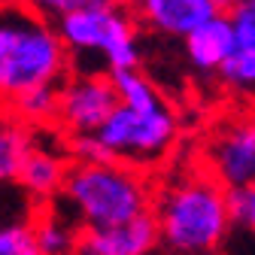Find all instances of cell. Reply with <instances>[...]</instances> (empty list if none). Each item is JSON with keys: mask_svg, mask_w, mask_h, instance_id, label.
Here are the masks:
<instances>
[{"mask_svg": "<svg viewBox=\"0 0 255 255\" xmlns=\"http://www.w3.org/2000/svg\"><path fill=\"white\" fill-rule=\"evenodd\" d=\"M152 216L161 246L173 255H210L234 225L231 191L207 167H179L155 188Z\"/></svg>", "mask_w": 255, "mask_h": 255, "instance_id": "6da1fadb", "label": "cell"}, {"mask_svg": "<svg viewBox=\"0 0 255 255\" xmlns=\"http://www.w3.org/2000/svg\"><path fill=\"white\" fill-rule=\"evenodd\" d=\"M70 76V52L58 24L24 0L0 3V107L12 110L27 91L61 85Z\"/></svg>", "mask_w": 255, "mask_h": 255, "instance_id": "7a4b0ae2", "label": "cell"}, {"mask_svg": "<svg viewBox=\"0 0 255 255\" xmlns=\"http://www.w3.org/2000/svg\"><path fill=\"white\" fill-rule=\"evenodd\" d=\"M155 188L149 176L128 161H73L61 188L58 210L79 231L113 228L152 213Z\"/></svg>", "mask_w": 255, "mask_h": 255, "instance_id": "3957f363", "label": "cell"}, {"mask_svg": "<svg viewBox=\"0 0 255 255\" xmlns=\"http://www.w3.org/2000/svg\"><path fill=\"white\" fill-rule=\"evenodd\" d=\"M128 6H82L58 21V34L70 52L73 73H110L140 67V30Z\"/></svg>", "mask_w": 255, "mask_h": 255, "instance_id": "277c9868", "label": "cell"}, {"mask_svg": "<svg viewBox=\"0 0 255 255\" xmlns=\"http://www.w3.org/2000/svg\"><path fill=\"white\" fill-rule=\"evenodd\" d=\"M104 149L110 161H128V164H155L173 149L179 137L176 113L161 104L155 110H131L122 107L110 116V122L98 134H91Z\"/></svg>", "mask_w": 255, "mask_h": 255, "instance_id": "5b68a950", "label": "cell"}, {"mask_svg": "<svg viewBox=\"0 0 255 255\" xmlns=\"http://www.w3.org/2000/svg\"><path fill=\"white\" fill-rule=\"evenodd\" d=\"M204 167L228 191L255 185V116L222 119L204 143Z\"/></svg>", "mask_w": 255, "mask_h": 255, "instance_id": "8992f818", "label": "cell"}, {"mask_svg": "<svg viewBox=\"0 0 255 255\" xmlns=\"http://www.w3.org/2000/svg\"><path fill=\"white\" fill-rule=\"evenodd\" d=\"M119 110V91L110 73H70L61 82L58 125L76 137H91Z\"/></svg>", "mask_w": 255, "mask_h": 255, "instance_id": "52a82bcc", "label": "cell"}, {"mask_svg": "<svg viewBox=\"0 0 255 255\" xmlns=\"http://www.w3.org/2000/svg\"><path fill=\"white\" fill-rule=\"evenodd\" d=\"M134 18L161 37L188 40L198 27L219 15L213 0H131Z\"/></svg>", "mask_w": 255, "mask_h": 255, "instance_id": "ba28073f", "label": "cell"}, {"mask_svg": "<svg viewBox=\"0 0 255 255\" xmlns=\"http://www.w3.org/2000/svg\"><path fill=\"white\" fill-rule=\"evenodd\" d=\"M79 249L85 255H155L161 249V231H158L155 216L143 213L113 228L82 231Z\"/></svg>", "mask_w": 255, "mask_h": 255, "instance_id": "9c48e42d", "label": "cell"}, {"mask_svg": "<svg viewBox=\"0 0 255 255\" xmlns=\"http://www.w3.org/2000/svg\"><path fill=\"white\" fill-rule=\"evenodd\" d=\"M228 18L234 27V49L219 79L231 91H255V0H243Z\"/></svg>", "mask_w": 255, "mask_h": 255, "instance_id": "30bf717a", "label": "cell"}, {"mask_svg": "<svg viewBox=\"0 0 255 255\" xmlns=\"http://www.w3.org/2000/svg\"><path fill=\"white\" fill-rule=\"evenodd\" d=\"M67 173H70V158L61 155L58 149H43V146H34L27 155V161L21 167V176H18V185L24 191V198L30 201H58L61 198V188L67 182Z\"/></svg>", "mask_w": 255, "mask_h": 255, "instance_id": "8fae6325", "label": "cell"}, {"mask_svg": "<svg viewBox=\"0 0 255 255\" xmlns=\"http://www.w3.org/2000/svg\"><path fill=\"white\" fill-rule=\"evenodd\" d=\"M185 43V58L195 70L201 73H222L225 61L231 58V49H234V27H231V18L225 12H219L213 21H207L204 27H198Z\"/></svg>", "mask_w": 255, "mask_h": 255, "instance_id": "7c38bea8", "label": "cell"}, {"mask_svg": "<svg viewBox=\"0 0 255 255\" xmlns=\"http://www.w3.org/2000/svg\"><path fill=\"white\" fill-rule=\"evenodd\" d=\"M34 140V128L27 122H21L9 110L0 113V185L18 182L30 149L37 146Z\"/></svg>", "mask_w": 255, "mask_h": 255, "instance_id": "4fadbf2b", "label": "cell"}, {"mask_svg": "<svg viewBox=\"0 0 255 255\" xmlns=\"http://www.w3.org/2000/svg\"><path fill=\"white\" fill-rule=\"evenodd\" d=\"M34 234L40 243L43 255H73L79 252L82 243V231L76 222H70L58 207L40 213V219H34Z\"/></svg>", "mask_w": 255, "mask_h": 255, "instance_id": "5bb4252c", "label": "cell"}, {"mask_svg": "<svg viewBox=\"0 0 255 255\" xmlns=\"http://www.w3.org/2000/svg\"><path fill=\"white\" fill-rule=\"evenodd\" d=\"M119 91V104L122 107H131V110H155L161 107L164 98L161 91L155 88V82L137 67V70H122V73H110Z\"/></svg>", "mask_w": 255, "mask_h": 255, "instance_id": "9a60e30c", "label": "cell"}, {"mask_svg": "<svg viewBox=\"0 0 255 255\" xmlns=\"http://www.w3.org/2000/svg\"><path fill=\"white\" fill-rule=\"evenodd\" d=\"M58 110H61V85H46L37 91H27L9 113H15L30 128H40V125L58 122Z\"/></svg>", "mask_w": 255, "mask_h": 255, "instance_id": "2e32d148", "label": "cell"}, {"mask_svg": "<svg viewBox=\"0 0 255 255\" xmlns=\"http://www.w3.org/2000/svg\"><path fill=\"white\" fill-rule=\"evenodd\" d=\"M0 255H43L30 219H0Z\"/></svg>", "mask_w": 255, "mask_h": 255, "instance_id": "e0dca14e", "label": "cell"}, {"mask_svg": "<svg viewBox=\"0 0 255 255\" xmlns=\"http://www.w3.org/2000/svg\"><path fill=\"white\" fill-rule=\"evenodd\" d=\"M231 216L234 225H243L249 234H255V185L231 191Z\"/></svg>", "mask_w": 255, "mask_h": 255, "instance_id": "ac0fdd59", "label": "cell"}, {"mask_svg": "<svg viewBox=\"0 0 255 255\" xmlns=\"http://www.w3.org/2000/svg\"><path fill=\"white\" fill-rule=\"evenodd\" d=\"M24 3L34 9V12H40L43 18H49V21L58 24L61 18H67L70 12L88 6V0H24Z\"/></svg>", "mask_w": 255, "mask_h": 255, "instance_id": "d6986e66", "label": "cell"}, {"mask_svg": "<svg viewBox=\"0 0 255 255\" xmlns=\"http://www.w3.org/2000/svg\"><path fill=\"white\" fill-rule=\"evenodd\" d=\"M213 3L219 6V12H222V9H228V12H231L234 6H240V3H243V0H213Z\"/></svg>", "mask_w": 255, "mask_h": 255, "instance_id": "ffe728a7", "label": "cell"}, {"mask_svg": "<svg viewBox=\"0 0 255 255\" xmlns=\"http://www.w3.org/2000/svg\"><path fill=\"white\" fill-rule=\"evenodd\" d=\"M88 3H94V6H125L128 0H88Z\"/></svg>", "mask_w": 255, "mask_h": 255, "instance_id": "44dd1931", "label": "cell"}, {"mask_svg": "<svg viewBox=\"0 0 255 255\" xmlns=\"http://www.w3.org/2000/svg\"><path fill=\"white\" fill-rule=\"evenodd\" d=\"M73 255H85V252H82V249H79V252H73Z\"/></svg>", "mask_w": 255, "mask_h": 255, "instance_id": "7402d4cb", "label": "cell"}, {"mask_svg": "<svg viewBox=\"0 0 255 255\" xmlns=\"http://www.w3.org/2000/svg\"><path fill=\"white\" fill-rule=\"evenodd\" d=\"M0 3H3V0H0Z\"/></svg>", "mask_w": 255, "mask_h": 255, "instance_id": "603a6c76", "label": "cell"}]
</instances>
